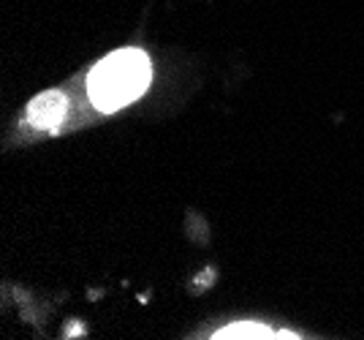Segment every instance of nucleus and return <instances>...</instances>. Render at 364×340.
<instances>
[{"mask_svg": "<svg viewBox=\"0 0 364 340\" xmlns=\"http://www.w3.org/2000/svg\"><path fill=\"white\" fill-rule=\"evenodd\" d=\"M150 60L139 49H120L92 68L87 87L92 104L101 112H114L147 90L150 85Z\"/></svg>", "mask_w": 364, "mask_h": 340, "instance_id": "f257e3e1", "label": "nucleus"}, {"mask_svg": "<svg viewBox=\"0 0 364 340\" xmlns=\"http://www.w3.org/2000/svg\"><path fill=\"white\" fill-rule=\"evenodd\" d=\"M65 112H68V98L60 90H46L28 104V120L36 128H55L63 123Z\"/></svg>", "mask_w": 364, "mask_h": 340, "instance_id": "f03ea898", "label": "nucleus"}, {"mask_svg": "<svg viewBox=\"0 0 364 340\" xmlns=\"http://www.w3.org/2000/svg\"><path fill=\"white\" fill-rule=\"evenodd\" d=\"M215 338H277L269 326H261V324H234L220 329Z\"/></svg>", "mask_w": 364, "mask_h": 340, "instance_id": "7ed1b4c3", "label": "nucleus"}]
</instances>
